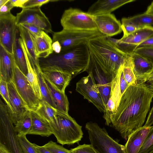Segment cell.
I'll return each mask as SVG.
<instances>
[{
	"instance_id": "22",
	"label": "cell",
	"mask_w": 153,
	"mask_h": 153,
	"mask_svg": "<svg viewBox=\"0 0 153 153\" xmlns=\"http://www.w3.org/2000/svg\"><path fill=\"white\" fill-rule=\"evenodd\" d=\"M43 75L59 91L65 92L72 76L69 74L56 70L41 71Z\"/></svg>"
},
{
	"instance_id": "31",
	"label": "cell",
	"mask_w": 153,
	"mask_h": 153,
	"mask_svg": "<svg viewBox=\"0 0 153 153\" xmlns=\"http://www.w3.org/2000/svg\"><path fill=\"white\" fill-rule=\"evenodd\" d=\"M36 112L49 123L56 119L57 110L45 101H41L40 106Z\"/></svg>"
},
{
	"instance_id": "52",
	"label": "cell",
	"mask_w": 153,
	"mask_h": 153,
	"mask_svg": "<svg viewBox=\"0 0 153 153\" xmlns=\"http://www.w3.org/2000/svg\"><path fill=\"white\" fill-rule=\"evenodd\" d=\"M145 13L153 15V1L151 4L148 7Z\"/></svg>"
},
{
	"instance_id": "4",
	"label": "cell",
	"mask_w": 153,
	"mask_h": 153,
	"mask_svg": "<svg viewBox=\"0 0 153 153\" xmlns=\"http://www.w3.org/2000/svg\"><path fill=\"white\" fill-rule=\"evenodd\" d=\"M49 123L52 134L62 145L79 143L83 137L82 126L69 114L57 111L56 119Z\"/></svg>"
},
{
	"instance_id": "13",
	"label": "cell",
	"mask_w": 153,
	"mask_h": 153,
	"mask_svg": "<svg viewBox=\"0 0 153 153\" xmlns=\"http://www.w3.org/2000/svg\"><path fill=\"white\" fill-rule=\"evenodd\" d=\"M16 25L27 24L36 26L45 32L53 33L51 24L40 7L22 9L16 14Z\"/></svg>"
},
{
	"instance_id": "7",
	"label": "cell",
	"mask_w": 153,
	"mask_h": 153,
	"mask_svg": "<svg viewBox=\"0 0 153 153\" xmlns=\"http://www.w3.org/2000/svg\"><path fill=\"white\" fill-rule=\"evenodd\" d=\"M53 42L58 41L62 48L61 51L82 43H86L91 39L106 36L99 30L83 31L68 30L53 32Z\"/></svg>"
},
{
	"instance_id": "14",
	"label": "cell",
	"mask_w": 153,
	"mask_h": 153,
	"mask_svg": "<svg viewBox=\"0 0 153 153\" xmlns=\"http://www.w3.org/2000/svg\"><path fill=\"white\" fill-rule=\"evenodd\" d=\"M9 94V105L7 108L11 119L16 125L29 110L18 93L13 81L7 83Z\"/></svg>"
},
{
	"instance_id": "26",
	"label": "cell",
	"mask_w": 153,
	"mask_h": 153,
	"mask_svg": "<svg viewBox=\"0 0 153 153\" xmlns=\"http://www.w3.org/2000/svg\"><path fill=\"white\" fill-rule=\"evenodd\" d=\"M19 40L24 52L27 64V73L26 76L27 79L35 94L41 101L42 97L37 73L31 65L24 44L20 36L19 37Z\"/></svg>"
},
{
	"instance_id": "41",
	"label": "cell",
	"mask_w": 153,
	"mask_h": 153,
	"mask_svg": "<svg viewBox=\"0 0 153 153\" xmlns=\"http://www.w3.org/2000/svg\"><path fill=\"white\" fill-rule=\"evenodd\" d=\"M0 93L1 96L5 102L6 105H9V94L7 83L4 80H0Z\"/></svg>"
},
{
	"instance_id": "48",
	"label": "cell",
	"mask_w": 153,
	"mask_h": 153,
	"mask_svg": "<svg viewBox=\"0 0 153 153\" xmlns=\"http://www.w3.org/2000/svg\"><path fill=\"white\" fill-rule=\"evenodd\" d=\"M52 48L53 52L56 53H59L61 51V46L60 44L58 41L53 42Z\"/></svg>"
},
{
	"instance_id": "44",
	"label": "cell",
	"mask_w": 153,
	"mask_h": 153,
	"mask_svg": "<svg viewBox=\"0 0 153 153\" xmlns=\"http://www.w3.org/2000/svg\"><path fill=\"white\" fill-rule=\"evenodd\" d=\"M13 7H14L10 0H8L5 4L0 7V15L10 12V10Z\"/></svg>"
},
{
	"instance_id": "3",
	"label": "cell",
	"mask_w": 153,
	"mask_h": 153,
	"mask_svg": "<svg viewBox=\"0 0 153 153\" xmlns=\"http://www.w3.org/2000/svg\"><path fill=\"white\" fill-rule=\"evenodd\" d=\"M105 36L91 39L86 44L105 72L113 79L127 55L119 51Z\"/></svg>"
},
{
	"instance_id": "21",
	"label": "cell",
	"mask_w": 153,
	"mask_h": 153,
	"mask_svg": "<svg viewBox=\"0 0 153 153\" xmlns=\"http://www.w3.org/2000/svg\"><path fill=\"white\" fill-rule=\"evenodd\" d=\"M43 76L57 111L68 114L69 102L65 92L56 89L46 77Z\"/></svg>"
},
{
	"instance_id": "18",
	"label": "cell",
	"mask_w": 153,
	"mask_h": 153,
	"mask_svg": "<svg viewBox=\"0 0 153 153\" xmlns=\"http://www.w3.org/2000/svg\"><path fill=\"white\" fill-rule=\"evenodd\" d=\"M134 0H98L93 4L87 12L92 16L110 14L113 11Z\"/></svg>"
},
{
	"instance_id": "16",
	"label": "cell",
	"mask_w": 153,
	"mask_h": 153,
	"mask_svg": "<svg viewBox=\"0 0 153 153\" xmlns=\"http://www.w3.org/2000/svg\"><path fill=\"white\" fill-rule=\"evenodd\" d=\"M120 76L119 68L112 81L110 97L105 106V112L103 115V117L105 121V124L108 126L110 117L116 111L123 95L120 86Z\"/></svg>"
},
{
	"instance_id": "43",
	"label": "cell",
	"mask_w": 153,
	"mask_h": 153,
	"mask_svg": "<svg viewBox=\"0 0 153 153\" xmlns=\"http://www.w3.org/2000/svg\"><path fill=\"white\" fill-rule=\"evenodd\" d=\"M121 27L124 36L131 34L138 29L133 25L126 24H121Z\"/></svg>"
},
{
	"instance_id": "29",
	"label": "cell",
	"mask_w": 153,
	"mask_h": 153,
	"mask_svg": "<svg viewBox=\"0 0 153 153\" xmlns=\"http://www.w3.org/2000/svg\"><path fill=\"white\" fill-rule=\"evenodd\" d=\"M121 24L130 25L138 28L151 26L153 25V15L144 13L128 18H123Z\"/></svg>"
},
{
	"instance_id": "2",
	"label": "cell",
	"mask_w": 153,
	"mask_h": 153,
	"mask_svg": "<svg viewBox=\"0 0 153 153\" xmlns=\"http://www.w3.org/2000/svg\"><path fill=\"white\" fill-rule=\"evenodd\" d=\"M90 58V51L86 44L82 43L61 51L53 52L48 57L39 58L41 71L56 70L72 76L86 70Z\"/></svg>"
},
{
	"instance_id": "49",
	"label": "cell",
	"mask_w": 153,
	"mask_h": 153,
	"mask_svg": "<svg viewBox=\"0 0 153 153\" xmlns=\"http://www.w3.org/2000/svg\"><path fill=\"white\" fill-rule=\"evenodd\" d=\"M33 146L37 153H52L43 146H40L33 143Z\"/></svg>"
},
{
	"instance_id": "20",
	"label": "cell",
	"mask_w": 153,
	"mask_h": 153,
	"mask_svg": "<svg viewBox=\"0 0 153 153\" xmlns=\"http://www.w3.org/2000/svg\"><path fill=\"white\" fill-rule=\"evenodd\" d=\"M14 57L0 45V80L7 83L12 81Z\"/></svg>"
},
{
	"instance_id": "6",
	"label": "cell",
	"mask_w": 153,
	"mask_h": 153,
	"mask_svg": "<svg viewBox=\"0 0 153 153\" xmlns=\"http://www.w3.org/2000/svg\"><path fill=\"white\" fill-rule=\"evenodd\" d=\"M63 29L68 30H99L93 16L80 9L65 10L60 20Z\"/></svg>"
},
{
	"instance_id": "30",
	"label": "cell",
	"mask_w": 153,
	"mask_h": 153,
	"mask_svg": "<svg viewBox=\"0 0 153 153\" xmlns=\"http://www.w3.org/2000/svg\"><path fill=\"white\" fill-rule=\"evenodd\" d=\"M122 71L124 78L129 85L137 84V79L134 73L130 56H127L122 65Z\"/></svg>"
},
{
	"instance_id": "55",
	"label": "cell",
	"mask_w": 153,
	"mask_h": 153,
	"mask_svg": "<svg viewBox=\"0 0 153 153\" xmlns=\"http://www.w3.org/2000/svg\"><path fill=\"white\" fill-rule=\"evenodd\" d=\"M149 153H153V149Z\"/></svg>"
},
{
	"instance_id": "42",
	"label": "cell",
	"mask_w": 153,
	"mask_h": 153,
	"mask_svg": "<svg viewBox=\"0 0 153 153\" xmlns=\"http://www.w3.org/2000/svg\"><path fill=\"white\" fill-rule=\"evenodd\" d=\"M21 25L27 29L34 37L40 36L44 31L39 28L32 25L27 24Z\"/></svg>"
},
{
	"instance_id": "33",
	"label": "cell",
	"mask_w": 153,
	"mask_h": 153,
	"mask_svg": "<svg viewBox=\"0 0 153 153\" xmlns=\"http://www.w3.org/2000/svg\"><path fill=\"white\" fill-rule=\"evenodd\" d=\"M36 72L38 75L41 95L42 99L41 101L46 102L56 109L50 91L46 83L41 70Z\"/></svg>"
},
{
	"instance_id": "50",
	"label": "cell",
	"mask_w": 153,
	"mask_h": 153,
	"mask_svg": "<svg viewBox=\"0 0 153 153\" xmlns=\"http://www.w3.org/2000/svg\"><path fill=\"white\" fill-rule=\"evenodd\" d=\"M14 7L22 8L24 4L27 0H10Z\"/></svg>"
},
{
	"instance_id": "35",
	"label": "cell",
	"mask_w": 153,
	"mask_h": 153,
	"mask_svg": "<svg viewBox=\"0 0 153 153\" xmlns=\"http://www.w3.org/2000/svg\"><path fill=\"white\" fill-rule=\"evenodd\" d=\"M26 134H17V137L23 153H37L33 145L27 139Z\"/></svg>"
},
{
	"instance_id": "12",
	"label": "cell",
	"mask_w": 153,
	"mask_h": 153,
	"mask_svg": "<svg viewBox=\"0 0 153 153\" xmlns=\"http://www.w3.org/2000/svg\"><path fill=\"white\" fill-rule=\"evenodd\" d=\"M16 17L10 12L0 15V44L9 53L13 54L17 34Z\"/></svg>"
},
{
	"instance_id": "39",
	"label": "cell",
	"mask_w": 153,
	"mask_h": 153,
	"mask_svg": "<svg viewBox=\"0 0 153 153\" xmlns=\"http://www.w3.org/2000/svg\"><path fill=\"white\" fill-rule=\"evenodd\" d=\"M70 151L72 153H97L91 144L80 145Z\"/></svg>"
},
{
	"instance_id": "1",
	"label": "cell",
	"mask_w": 153,
	"mask_h": 153,
	"mask_svg": "<svg viewBox=\"0 0 153 153\" xmlns=\"http://www.w3.org/2000/svg\"><path fill=\"white\" fill-rule=\"evenodd\" d=\"M153 92L146 83L130 85L122 95L116 112L110 117L111 125L126 140L143 126L150 110Z\"/></svg>"
},
{
	"instance_id": "38",
	"label": "cell",
	"mask_w": 153,
	"mask_h": 153,
	"mask_svg": "<svg viewBox=\"0 0 153 153\" xmlns=\"http://www.w3.org/2000/svg\"><path fill=\"white\" fill-rule=\"evenodd\" d=\"M52 153H72L62 146L60 145L51 140L43 146Z\"/></svg>"
},
{
	"instance_id": "40",
	"label": "cell",
	"mask_w": 153,
	"mask_h": 153,
	"mask_svg": "<svg viewBox=\"0 0 153 153\" xmlns=\"http://www.w3.org/2000/svg\"><path fill=\"white\" fill-rule=\"evenodd\" d=\"M50 1L49 0H27L23 5L22 9L40 7Z\"/></svg>"
},
{
	"instance_id": "23",
	"label": "cell",
	"mask_w": 153,
	"mask_h": 153,
	"mask_svg": "<svg viewBox=\"0 0 153 153\" xmlns=\"http://www.w3.org/2000/svg\"><path fill=\"white\" fill-rule=\"evenodd\" d=\"M32 125L27 134L48 137L52 134L49 123L36 111H31Z\"/></svg>"
},
{
	"instance_id": "10",
	"label": "cell",
	"mask_w": 153,
	"mask_h": 153,
	"mask_svg": "<svg viewBox=\"0 0 153 153\" xmlns=\"http://www.w3.org/2000/svg\"><path fill=\"white\" fill-rule=\"evenodd\" d=\"M86 71L92 74L105 108L110 97L113 79L106 74L90 51L89 64Z\"/></svg>"
},
{
	"instance_id": "46",
	"label": "cell",
	"mask_w": 153,
	"mask_h": 153,
	"mask_svg": "<svg viewBox=\"0 0 153 153\" xmlns=\"http://www.w3.org/2000/svg\"><path fill=\"white\" fill-rule=\"evenodd\" d=\"M144 47H153V37L148 39L140 44L137 46L136 48Z\"/></svg>"
},
{
	"instance_id": "5",
	"label": "cell",
	"mask_w": 153,
	"mask_h": 153,
	"mask_svg": "<svg viewBox=\"0 0 153 153\" xmlns=\"http://www.w3.org/2000/svg\"><path fill=\"white\" fill-rule=\"evenodd\" d=\"M85 128L91 144L97 153H126L124 146L110 136L105 128L90 121L86 124Z\"/></svg>"
},
{
	"instance_id": "17",
	"label": "cell",
	"mask_w": 153,
	"mask_h": 153,
	"mask_svg": "<svg viewBox=\"0 0 153 153\" xmlns=\"http://www.w3.org/2000/svg\"><path fill=\"white\" fill-rule=\"evenodd\" d=\"M19 36L22 40L31 65L36 71H40L39 59L36 55L34 37L21 25L17 26Z\"/></svg>"
},
{
	"instance_id": "37",
	"label": "cell",
	"mask_w": 153,
	"mask_h": 153,
	"mask_svg": "<svg viewBox=\"0 0 153 153\" xmlns=\"http://www.w3.org/2000/svg\"><path fill=\"white\" fill-rule=\"evenodd\" d=\"M134 53L142 56L153 64V47H144L136 48Z\"/></svg>"
},
{
	"instance_id": "28",
	"label": "cell",
	"mask_w": 153,
	"mask_h": 153,
	"mask_svg": "<svg viewBox=\"0 0 153 153\" xmlns=\"http://www.w3.org/2000/svg\"><path fill=\"white\" fill-rule=\"evenodd\" d=\"M19 32L17 31L14 44L13 55L15 63L21 71L26 76L27 73V68L24 52L19 40Z\"/></svg>"
},
{
	"instance_id": "25",
	"label": "cell",
	"mask_w": 153,
	"mask_h": 153,
	"mask_svg": "<svg viewBox=\"0 0 153 153\" xmlns=\"http://www.w3.org/2000/svg\"><path fill=\"white\" fill-rule=\"evenodd\" d=\"M153 37V27L151 26L139 28L127 36H123L119 39L123 42L136 45L148 39Z\"/></svg>"
},
{
	"instance_id": "45",
	"label": "cell",
	"mask_w": 153,
	"mask_h": 153,
	"mask_svg": "<svg viewBox=\"0 0 153 153\" xmlns=\"http://www.w3.org/2000/svg\"><path fill=\"white\" fill-rule=\"evenodd\" d=\"M153 80V69L137 79V84L144 83L146 81Z\"/></svg>"
},
{
	"instance_id": "24",
	"label": "cell",
	"mask_w": 153,
	"mask_h": 153,
	"mask_svg": "<svg viewBox=\"0 0 153 153\" xmlns=\"http://www.w3.org/2000/svg\"><path fill=\"white\" fill-rule=\"evenodd\" d=\"M34 41L36 55L38 59L46 58L53 52V40L45 31L40 36L34 37Z\"/></svg>"
},
{
	"instance_id": "47",
	"label": "cell",
	"mask_w": 153,
	"mask_h": 153,
	"mask_svg": "<svg viewBox=\"0 0 153 153\" xmlns=\"http://www.w3.org/2000/svg\"><path fill=\"white\" fill-rule=\"evenodd\" d=\"M153 124V106L152 108L148 115L146 121L144 125V127H150L152 126Z\"/></svg>"
},
{
	"instance_id": "36",
	"label": "cell",
	"mask_w": 153,
	"mask_h": 153,
	"mask_svg": "<svg viewBox=\"0 0 153 153\" xmlns=\"http://www.w3.org/2000/svg\"><path fill=\"white\" fill-rule=\"evenodd\" d=\"M153 149V126L149 131L138 153H149Z\"/></svg>"
},
{
	"instance_id": "19",
	"label": "cell",
	"mask_w": 153,
	"mask_h": 153,
	"mask_svg": "<svg viewBox=\"0 0 153 153\" xmlns=\"http://www.w3.org/2000/svg\"><path fill=\"white\" fill-rule=\"evenodd\" d=\"M152 127L143 126L132 133L124 146L126 153H138Z\"/></svg>"
},
{
	"instance_id": "11",
	"label": "cell",
	"mask_w": 153,
	"mask_h": 153,
	"mask_svg": "<svg viewBox=\"0 0 153 153\" xmlns=\"http://www.w3.org/2000/svg\"><path fill=\"white\" fill-rule=\"evenodd\" d=\"M88 75L82 77L76 83V90L84 98L93 104L101 112H105V108L93 75L90 72Z\"/></svg>"
},
{
	"instance_id": "54",
	"label": "cell",
	"mask_w": 153,
	"mask_h": 153,
	"mask_svg": "<svg viewBox=\"0 0 153 153\" xmlns=\"http://www.w3.org/2000/svg\"><path fill=\"white\" fill-rule=\"evenodd\" d=\"M8 0H0V7L4 5Z\"/></svg>"
},
{
	"instance_id": "8",
	"label": "cell",
	"mask_w": 153,
	"mask_h": 153,
	"mask_svg": "<svg viewBox=\"0 0 153 153\" xmlns=\"http://www.w3.org/2000/svg\"><path fill=\"white\" fill-rule=\"evenodd\" d=\"M5 106L0 108V143L11 153H23L18 140L17 133Z\"/></svg>"
},
{
	"instance_id": "32",
	"label": "cell",
	"mask_w": 153,
	"mask_h": 153,
	"mask_svg": "<svg viewBox=\"0 0 153 153\" xmlns=\"http://www.w3.org/2000/svg\"><path fill=\"white\" fill-rule=\"evenodd\" d=\"M31 125L30 111H29L15 125L14 129L17 134L26 135L30 129Z\"/></svg>"
},
{
	"instance_id": "27",
	"label": "cell",
	"mask_w": 153,
	"mask_h": 153,
	"mask_svg": "<svg viewBox=\"0 0 153 153\" xmlns=\"http://www.w3.org/2000/svg\"><path fill=\"white\" fill-rule=\"evenodd\" d=\"M130 56L137 79L153 69V64L142 56L134 53Z\"/></svg>"
},
{
	"instance_id": "15",
	"label": "cell",
	"mask_w": 153,
	"mask_h": 153,
	"mask_svg": "<svg viewBox=\"0 0 153 153\" xmlns=\"http://www.w3.org/2000/svg\"><path fill=\"white\" fill-rule=\"evenodd\" d=\"M93 16L98 30L106 36L111 37L122 31L121 23L113 14Z\"/></svg>"
},
{
	"instance_id": "53",
	"label": "cell",
	"mask_w": 153,
	"mask_h": 153,
	"mask_svg": "<svg viewBox=\"0 0 153 153\" xmlns=\"http://www.w3.org/2000/svg\"><path fill=\"white\" fill-rule=\"evenodd\" d=\"M146 84L148 88L153 92V80H149L146 82Z\"/></svg>"
},
{
	"instance_id": "9",
	"label": "cell",
	"mask_w": 153,
	"mask_h": 153,
	"mask_svg": "<svg viewBox=\"0 0 153 153\" xmlns=\"http://www.w3.org/2000/svg\"><path fill=\"white\" fill-rule=\"evenodd\" d=\"M12 81L29 110L36 111L40 106L41 101L35 94L26 76L17 67L14 58Z\"/></svg>"
},
{
	"instance_id": "34",
	"label": "cell",
	"mask_w": 153,
	"mask_h": 153,
	"mask_svg": "<svg viewBox=\"0 0 153 153\" xmlns=\"http://www.w3.org/2000/svg\"><path fill=\"white\" fill-rule=\"evenodd\" d=\"M106 39L110 42L120 51L127 55L131 56L136 49L137 46L120 41L119 39L105 36Z\"/></svg>"
},
{
	"instance_id": "51",
	"label": "cell",
	"mask_w": 153,
	"mask_h": 153,
	"mask_svg": "<svg viewBox=\"0 0 153 153\" xmlns=\"http://www.w3.org/2000/svg\"><path fill=\"white\" fill-rule=\"evenodd\" d=\"M0 153H11L5 146L0 143Z\"/></svg>"
}]
</instances>
